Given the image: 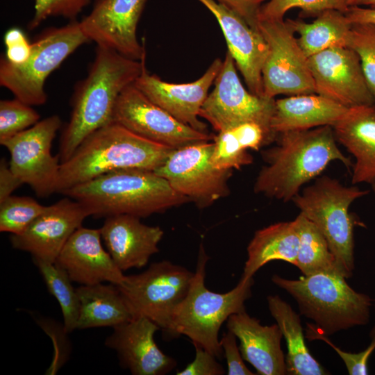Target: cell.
<instances>
[{
  "instance_id": "6da1fadb",
  "label": "cell",
  "mask_w": 375,
  "mask_h": 375,
  "mask_svg": "<svg viewBox=\"0 0 375 375\" xmlns=\"http://www.w3.org/2000/svg\"><path fill=\"white\" fill-rule=\"evenodd\" d=\"M145 68V58L133 60L97 45L88 75L76 85L72 97L70 118L60 135V163L69 159L87 137L112 122L119 95Z\"/></svg>"
},
{
  "instance_id": "7a4b0ae2",
  "label": "cell",
  "mask_w": 375,
  "mask_h": 375,
  "mask_svg": "<svg viewBox=\"0 0 375 375\" xmlns=\"http://www.w3.org/2000/svg\"><path fill=\"white\" fill-rule=\"evenodd\" d=\"M276 138L277 144L262 153L266 165L256 177V193L292 201L303 185L319 176L331 162L351 165L338 148L331 126L286 131Z\"/></svg>"
},
{
  "instance_id": "3957f363",
  "label": "cell",
  "mask_w": 375,
  "mask_h": 375,
  "mask_svg": "<svg viewBox=\"0 0 375 375\" xmlns=\"http://www.w3.org/2000/svg\"><path fill=\"white\" fill-rule=\"evenodd\" d=\"M174 149L111 122L87 137L60 163L56 193L117 170L155 171Z\"/></svg>"
},
{
  "instance_id": "277c9868",
  "label": "cell",
  "mask_w": 375,
  "mask_h": 375,
  "mask_svg": "<svg viewBox=\"0 0 375 375\" xmlns=\"http://www.w3.org/2000/svg\"><path fill=\"white\" fill-rule=\"evenodd\" d=\"M95 218L130 215L140 218L160 213L190 200L151 170L111 172L65 191Z\"/></svg>"
},
{
  "instance_id": "5b68a950",
  "label": "cell",
  "mask_w": 375,
  "mask_h": 375,
  "mask_svg": "<svg viewBox=\"0 0 375 375\" xmlns=\"http://www.w3.org/2000/svg\"><path fill=\"white\" fill-rule=\"evenodd\" d=\"M271 280L296 301L300 314L326 336L369 322L372 299L354 290L340 274L318 273L294 280L274 274Z\"/></svg>"
},
{
  "instance_id": "8992f818",
  "label": "cell",
  "mask_w": 375,
  "mask_h": 375,
  "mask_svg": "<svg viewBox=\"0 0 375 375\" xmlns=\"http://www.w3.org/2000/svg\"><path fill=\"white\" fill-rule=\"evenodd\" d=\"M208 258L201 245L190 288L175 309L172 324L175 338L183 335L193 345L201 347L219 359L224 354L219 329L231 315L245 310L244 303L251 297L254 281L253 278H241L237 285L226 293L212 292L205 285Z\"/></svg>"
},
{
  "instance_id": "52a82bcc",
  "label": "cell",
  "mask_w": 375,
  "mask_h": 375,
  "mask_svg": "<svg viewBox=\"0 0 375 375\" xmlns=\"http://www.w3.org/2000/svg\"><path fill=\"white\" fill-rule=\"evenodd\" d=\"M369 193L356 186H346L328 176L317 178L292 201L326 238L340 274L345 278L355 269L353 228L349 207Z\"/></svg>"
},
{
  "instance_id": "ba28073f",
  "label": "cell",
  "mask_w": 375,
  "mask_h": 375,
  "mask_svg": "<svg viewBox=\"0 0 375 375\" xmlns=\"http://www.w3.org/2000/svg\"><path fill=\"white\" fill-rule=\"evenodd\" d=\"M88 42L76 20L46 28L31 42V54L24 63L14 65L4 56L1 58L0 85L28 105H43L47 100L44 83L48 76Z\"/></svg>"
},
{
  "instance_id": "9c48e42d",
  "label": "cell",
  "mask_w": 375,
  "mask_h": 375,
  "mask_svg": "<svg viewBox=\"0 0 375 375\" xmlns=\"http://www.w3.org/2000/svg\"><path fill=\"white\" fill-rule=\"evenodd\" d=\"M194 275L183 266L162 260L142 273L125 276L117 287L133 317L149 319L165 338L173 339V314L188 294Z\"/></svg>"
},
{
  "instance_id": "30bf717a",
  "label": "cell",
  "mask_w": 375,
  "mask_h": 375,
  "mask_svg": "<svg viewBox=\"0 0 375 375\" xmlns=\"http://www.w3.org/2000/svg\"><path fill=\"white\" fill-rule=\"evenodd\" d=\"M257 30L268 47L262 69L263 96L315 93L308 57L287 19H258Z\"/></svg>"
},
{
  "instance_id": "8fae6325",
  "label": "cell",
  "mask_w": 375,
  "mask_h": 375,
  "mask_svg": "<svg viewBox=\"0 0 375 375\" xmlns=\"http://www.w3.org/2000/svg\"><path fill=\"white\" fill-rule=\"evenodd\" d=\"M213 85L199 117L208 121L216 131L220 133L244 123L253 122L274 133L271 120L275 99L257 96L245 88L228 51Z\"/></svg>"
},
{
  "instance_id": "7c38bea8",
  "label": "cell",
  "mask_w": 375,
  "mask_h": 375,
  "mask_svg": "<svg viewBox=\"0 0 375 375\" xmlns=\"http://www.w3.org/2000/svg\"><path fill=\"white\" fill-rule=\"evenodd\" d=\"M213 142L174 149L154 172L199 208L230 194L228 181L233 170L217 167L212 161Z\"/></svg>"
},
{
  "instance_id": "4fadbf2b",
  "label": "cell",
  "mask_w": 375,
  "mask_h": 375,
  "mask_svg": "<svg viewBox=\"0 0 375 375\" xmlns=\"http://www.w3.org/2000/svg\"><path fill=\"white\" fill-rule=\"evenodd\" d=\"M61 124L58 115H51L0 143L10 153L12 171L40 197L56 193L60 161L51 150Z\"/></svg>"
},
{
  "instance_id": "5bb4252c",
  "label": "cell",
  "mask_w": 375,
  "mask_h": 375,
  "mask_svg": "<svg viewBox=\"0 0 375 375\" xmlns=\"http://www.w3.org/2000/svg\"><path fill=\"white\" fill-rule=\"evenodd\" d=\"M112 122L142 138L174 149L209 142L215 136L181 122L151 101L134 83L119 95Z\"/></svg>"
},
{
  "instance_id": "9a60e30c",
  "label": "cell",
  "mask_w": 375,
  "mask_h": 375,
  "mask_svg": "<svg viewBox=\"0 0 375 375\" xmlns=\"http://www.w3.org/2000/svg\"><path fill=\"white\" fill-rule=\"evenodd\" d=\"M315 93L348 108L375 106V94L360 58L348 47H335L308 58Z\"/></svg>"
},
{
  "instance_id": "2e32d148",
  "label": "cell",
  "mask_w": 375,
  "mask_h": 375,
  "mask_svg": "<svg viewBox=\"0 0 375 375\" xmlns=\"http://www.w3.org/2000/svg\"><path fill=\"white\" fill-rule=\"evenodd\" d=\"M147 0H96L91 12L79 22L90 41L137 60L146 58L137 36Z\"/></svg>"
},
{
  "instance_id": "e0dca14e",
  "label": "cell",
  "mask_w": 375,
  "mask_h": 375,
  "mask_svg": "<svg viewBox=\"0 0 375 375\" xmlns=\"http://www.w3.org/2000/svg\"><path fill=\"white\" fill-rule=\"evenodd\" d=\"M90 216L78 201L67 197L46 207L19 235H11L12 247L29 253L32 258L55 263L63 247Z\"/></svg>"
},
{
  "instance_id": "ac0fdd59",
  "label": "cell",
  "mask_w": 375,
  "mask_h": 375,
  "mask_svg": "<svg viewBox=\"0 0 375 375\" xmlns=\"http://www.w3.org/2000/svg\"><path fill=\"white\" fill-rule=\"evenodd\" d=\"M222 62L216 58L199 78L185 83L166 82L156 74H149L146 67L134 85L151 101L181 122L197 131L209 133L207 125L199 119V112Z\"/></svg>"
},
{
  "instance_id": "d6986e66",
  "label": "cell",
  "mask_w": 375,
  "mask_h": 375,
  "mask_svg": "<svg viewBox=\"0 0 375 375\" xmlns=\"http://www.w3.org/2000/svg\"><path fill=\"white\" fill-rule=\"evenodd\" d=\"M105 345L117 353L122 367L133 375H165L176 361L157 346L154 335L159 326L144 317H134L112 328Z\"/></svg>"
},
{
  "instance_id": "ffe728a7",
  "label": "cell",
  "mask_w": 375,
  "mask_h": 375,
  "mask_svg": "<svg viewBox=\"0 0 375 375\" xmlns=\"http://www.w3.org/2000/svg\"><path fill=\"white\" fill-rule=\"evenodd\" d=\"M215 17L237 69L248 90L263 96L262 69L268 52L267 44L258 30L236 12L216 0H197Z\"/></svg>"
},
{
  "instance_id": "44dd1931",
  "label": "cell",
  "mask_w": 375,
  "mask_h": 375,
  "mask_svg": "<svg viewBox=\"0 0 375 375\" xmlns=\"http://www.w3.org/2000/svg\"><path fill=\"white\" fill-rule=\"evenodd\" d=\"M101 240L100 228L79 227L70 236L55 263L67 272L72 282L81 285L103 282L119 285L125 275L103 249Z\"/></svg>"
},
{
  "instance_id": "7402d4cb",
  "label": "cell",
  "mask_w": 375,
  "mask_h": 375,
  "mask_svg": "<svg viewBox=\"0 0 375 375\" xmlns=\"http://www.w3.org/2000/svg\"><path fill=\"white\" fill-rule=\"evenodd\" d=\"M140 217L116 215L105 218L100 228L101 239L116 265L123 272L144 267L159 251L164 231L158 226H148Z\"/></svg>"
},
{
  "instance_id": "603a6c76",
  "label": "cell",
  "mask_w": 375,
  "mask_h": 375,
  "mask_svg": "<svg viewBox=\"0 0 375 375\" xmlns=\"http://www.w3.org/2000/svg\"><path fill=\"white\" fill-rule=\"evenodd\" d=\"M226 322L228 331L240 340L243 359L258 374H288L285 357L281 347L283 334L277 324L262 326L246 310L231 315Z\"/></svg>"
},
{
  "instance_id": "cb8c5ba5",
  "label": "cell",
  "mask_w": 375,
  "mask_h": 375,
  "mask_svg": "<svg viewBox=\"0 0 375 375\" xmlns=\"http://www.w3.org/2000/svg\"><path fill=\"white\" fill-rule=\"evenodd\" d=\"M333 128L337 141L355 158L352 184L375 182V106L348 108Z\"/></svg>"
},
{
  "instance_id": "d4e9b609",
  "label": "cell",
  "mask_w": 375,
  "mask_h": 375,
  "mask_svg": "<svg viewBox=\"0 0 375 375\" xmlns=\"http://www.w3.org/2000/svg\"><path fill=\"white\" fill-rule=\"evenodd\" d=\"M348 108L317 93L275 99L271 128L274 133L333 126Z\"/></svg>"
},
{
  "instance_id": "484cf974",
  "label": "cell",
  "mask_w": 375,
  "mask_h": 375,
  "mask_svg": "<svg viewBox=\"0 0 375 375\" xmlns=\"http://www.w3.org/2000/svg\"><path fill=\"white\" fill-rule=\"evenodd\" d=\"M299 245L297 218L256 231L247 246V259L241 278H253L260 268L273 260H282L294 265Z\"/></svg>"
},
{
  "instance_id": "4316f807",
  "label": "cell",
  "mask_w": 375,
  "mask_h": 375,
  "mask_svg": "<svg viewBox=\"0 0 375 375\" xmlns=\"http://www.w3.org/2000/svg\"><path fill=\"white\" fill-rule=\"evenodd\" d=\"M76 292L79 300L76 329L113 328L133 317L117 285H81Z\"/></svg>"
},
{
  "instance_id": "83f0119b",
  "label": "cell",
  "mask_w": 375,
  "mask_h": 375,
  "mask_svg": "<svg viewBox=\"0 0 375 375\" xmlns=\"http://www.w3.org/2000/svg\"><path fill=\"white\" fill-rule=\"evenodd\" d=\"M267 301L270 314L278 325L286 342L288 374H329L308 349L300 316L278 295H269Z\"/></svg>"
},
{
  "instance_id": "f1b7e54d",
  "label": "cell",
  "mask_w": 375,
  "mask_h": 375,
  "mask_svg": "<svg viewBox=\"0 0 375 375\" xmlns=\"http://www.w3.org/2000/svg\"><path fill=\"white\" fill-rule=\"evenodd\" d=\"M287 21L308 58L329 48L347 47L351 23L342 11L324 10L310 23L300 19Z\"/></svg>"
},
{
  "instance_id": "f546056e",
  "label": "cell",
  "mask_w": 375,
  "mask_h": 375,
  "mask_svg": "<svg viewBox=\"0 0 375 375\" xmlns=\"http://www.w3.org/2000/svg\"><path fill=\"white\" fill-rule=\"evenodd\" d=\"M299 245L296 266L303 274H340L328 244L318 228L301 213L297 216ZM341 275V274H340Z\"/></svg>"
},
{
  "instance_id": "4dcf8cb0",
  "label": "cell",
  "mask_w": 375,
  "mask_h": 375,
  "mask_svg": "<svg viewBox=\"0 0 375 375\" xmlns=\"http://www.w3.org/2000/svg\"><path fill=\"white\" fill-rule=\"evenodd\" d=\"M45 283L48 292L58 301L62 314L63 327L71 333L77 327L79 300L76 288L67 272L56 263L32 258Z\"/></svg>"
},
{
  "instance_id": "1f68e13d",
  "label": "cell",
  "mask_w": 375,
  "mask_h": 375,
  "mask_svg": "<svg viewBox=\"0 0 375 375\" xmlns=\"http://www.w3.org/2000/svg\"><path fill=\"white\" fill-rule=\"evenodd\" d=\"M46 207L30 197H8L0 202V231L22 233Z\"/></svg>"
},
{
  "instance_id": "d6a6232c",
  "label": "cell",
  "mask_w": 375,
  "mask_h": 375,
  "mask_svg": "<svg viewBox=\"0 0 375 375\" xmlns=\"http://www.w3.org/2000/svg\"><path fill=\"white\" fill-rule=\"evenodd\" d=\"M40 116L31 106L15 97L0 101V143L29 128Z\"/></svg>"
},
{
  "instance_id": "836d02e7",
  "label": "cell",
  "mask_w": 375,
  "mask_h": 375,
  "mask_svg": "<svg viewBox=\"0 0 375 375\" xmlns=\"http://www.w3.org/2000/svg\"><path fill=\"white\" fill-rule=\"evenodd\" d=\"M212 161L218 168L239 169L253 162V157L240 143L232 128L213 138Z\"/></svg>"
},
{
  "instance_id": "e575fe53",
  "label": "cell",
  "mask_w": 375,
  "mask_h": 375,
  "mask_svg": "<svg viewBox=\"0 0 375 375\" xmlns=\"http://www.w3.org/2000/svg\"><path fill=\"white\" fill-rule=\"evenodd\" d=\"M347 47L358 56L365 76L375 94V24H351Z\"/></svg>"
},
{
  "instance_id": "d590c367",
  "label": "cell",
  "mask_w": 375,
  "mask_h": 375,
  "mask_svg": "<svg viewBox=\"0 0 375 375\" xmlns=\"http://www.w3.org/2000/svg\"><path fill=\"white\" fill-rule=\"evenodd\" d=\"M294 8L318 15L327 10L345 12L348 7L344 0H269L261 7L258 20L282 19L287 12Z\"/></svg>"
},
{
  "instance_id": "8d00e7d4",
  "label": "cell",
  "mask_w": 375,
  "mask_h": 375,
  "mask_svg": "<svg viewBox=\"0 0 375 375\" xmlns=\"http://www.w3.org/2000/svg\"><path fill=\"white\" fill-rule=\"evenodd\" d=\"M91 0H35V12L28 24L30 30L36 28L50 17H62L70 21L90 4Z\"/></svg>"
},
{
  "instance_id": "74e56055",
  "label": "cell",
  "mask_w": 375,
  "mask_h": 375,
  "mask_svg": "<svg viewBox=\"0 0 375 375\" xmlns=\"http://www.w3.org/2000/svg\"><path fill=\"white\" fill-rule=\"evenodd\" d=\"M306 338L309 340H320L329 345L341 358L350 375H367L368 360L375 350V326L371 330L369 335L371 342L368 347L359 353H349L344 351L335 346L327 336L318 332L311 324L306 327Z\"/></svg>"
},
{
  "instance_id": "f35d334b",
  "label": "cell",
  "mask_w": 375,
  "mask_h": 375,
  "mask_svg": "<svg viewBox=\"0 0 375 375\" xmlns=\"http://www.w3.org/2000/svg\"><path fill=\"white\" fill-rule=\"evenodd\" d=\"M3 40L6 45L4 57L8 62L20 65L27 60L31 51V43L20 28L14 27L8 29Z\"/></svg>"
},
{
  "instance_id": "ab89813d",
  "label": "cell",
  "mask_w": 375,
  "mask_h": 375,
  "mask_svg": "<svg viewBox=\"0 0 375 375\" xmlns=\"http://www.w3.org/2000/svg\"><path fill=\"white\" fill-rule=\"evenodd\" d=\"M237 337L230 331L224 333L219 343L226 363L228 375H254L244 364L240 348L237 345Z\"/></svg>"
},
{
  "instance_id": "60d3db41",
  "label": "cell",
  "mask_w": 375,
  "mask_h": 375,
  "mask_svg": "<svg viewBox=\"0 0 375 375\" xmlns=\"http://www.w3.org/2000/svg\"><path fill=\"white\" fill-rule=\"evenodd\" d=\"M195 357L177 375H222L225 370L216 357L199 345H194Z\"/></svg>"
},
{
  "instance_id": "b9f144b4",
  "label": "cell",
  "mask_w": 375,
  "mask_h": 375,
  "mask_svg": "<svg viewBox=\"0 0 375 375\" xmlns=\"http://www.w3.org/2000/svg\"><path fill=\"white\" fill-rule=\"evenodd\" d=\"M240 17L257 30L258 16L261 7L269 0H216Z\"/></svg>"
},
{
  "instance_id": "7bdbcfd3",
  "label": "cell",
  "mask_w": 375,
  "mask_h": 375,
  "mask_svg": "<svg viewBox=\"0 0 375 375\" xmlns=\"http://www.w3.org/2000/svg\"><path fill=\"white\" fill-rule=\"evenodd\" d=\"M22 181L14 174L9 162L3 158L0 161V202L12 195L19 188Z\"/></svg>"
},
{
  "instance_id": "ee69618b",
  "label": "cell",
  "mask_w": 375,
  "mask_h": 375,
  "mask_svg": "<svg viewBox=\"0 0 375 375\" xmlns=\"http://www.w3.org/2000/svg\"><path fill=\"white\" fill-rule=\"evenodd\" d=\"M351 24H375V8L360 6L349 7L344 12Z\"/></svg>"
},
{
  "instance_id": "f6af8a7d",
  "label": "cell",
  "mask_w": 375,
  "mask_h": 375,
  "mask_svg": "<svg viewBox=\"0 0 375 375\" xmlns=\"http://www.w3.org/2000/svg\"><path fill=\"white\" fill-rule=\"evenodd\" d=\"M358 6L375 8V0H362Z\"/></svg>"
},
{
  "instance_id": "bcb514c9",
  "label": "cell",
  "mask_w": 375,
  "mask_h": 375,
  "mask_svg": "<svg viewBox=\"0 0 375 375\" xmlns=\"http://www.w3.org/2000/svg\"><path fill=\"white\" fill-rule=\"evenodd\" d=\"M347 6L351 7L353 6H358L362 0H344Z\"/></svg>"
},
{
  "instance_id": "7dc6e473",
  "label": "cell",
  "mask_w": 375,
  "mask_h": 375,
  "mask_svg": "<svg viewBox=\"0 0 375 375\" xmlns=\"http://www.w3.org/2000/svg\"><path fill=\"white\" fill-rule=\"evenodd\" d=\"M372 188L373 191H374V193H375V182H374V183L372 184Z\"/></svg>"
},
{
  "instance_id": "c3c4849f",
  "label": "cell",
  "mask_w": 375,
  "mask_h": 375,
  "mask_svg": "<svg viewBox=\"0 0 375 375\" xmlns=\"http://www.w3.org/2000/svg\"><path fill=\"white\" fill-rule=\"evenodd\" d=\"M374 307H375V306H374Z\"/></svg>"
}]
</instances>
